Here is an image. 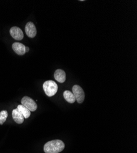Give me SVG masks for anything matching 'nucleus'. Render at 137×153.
Returning a JSON list of instances; mask_svg holds the SVG:
<instances>
[{"instance_id":"nucleus-1","label":"nucleus","mask_w":137,"mask_h":153,"mask_svg":"<svg viewBox=\"0 0 137 153\" xmlns=\"http://www.w3.org/2000/svg\"><path fill=\"white\" fill-rule=\"evenodd\" d=\"M65 143L60 140H54L47 142L44 146L45 153H59L65 149Z\"/></svg>"},{"instance_id":"nucleus-2","label":"nucleus","mask_w":137,"mask_h":153,"mask_svg":"<svg viewBox=\"0 0 137 153\" xmlns=\"http://www.w3.org/2000/svg\"><path fill=\"white\" fill-rule=\"evenodd\" d=\"M43 90L49 97L54 96L58 91V85L53 80H47L43 84Z\"/></svg>"},{"instance_id":"nucleus-3","label":"nucleus","mask_w":137,"mask_h":153,"mask_svg":"<svg viewBox=\"0 0 137 153\" xmlns=\"http://www.w3.org/2000/svg\"><path fill=\"white\" fill-rule=\"evenodd\" d=\"M72 91V93L75 96L76 100H77L79 104L82 103L85 98V94L82 88L79 85H75L73 86Z\"/></svg>"},{"instance_id":"nucleus-4","label":"nucleus","mask_w":137,"mask_h":153,"mask_svg":"<svg viewBox=\"0 0 137 153\" xmlns=\"http://www.w3.org/2000/svg\"><path fill=\"white\" fill-rule=\"evenodd\" d=\"M21 103H22V105H23L24 107H25L27 108H28L30 111H36L37 109V107H38L37 104L35 102V101L28 96L23 97L22 99Z\"/></svg>"},{"instance_id":"nucleus-5","label":"nucleus","mask_w":137,"mask_h":153,"mask_svg":"<svg viewBox=\"0 0 137 153\" xmlns=\"http://www.w3.org/2000/svg\"><path fill=\"white\" fill-rule=\"evenodd\" d=\"M10 34L15 40L21 41L23 38V33L22 30L17 27H13L10 29Z\"/></svg>"},{"instance_id":"nucleus-6","label":"nucleus","mask_w":137,"mask_h":153,"mask_svg":"<svg viewBox=\"0 0 137 153\" xmlns=\"http://www.w3.org/2000/svg\"><path fill=\"white\" fill-rule=\"evenodd\" d=\"M25 33L27 36L30 38L34 37L37 33L34 24L31 22H29L27 23L25 28Z\"/></svg>"},{"instance_id":"nucleus-7","label":"nucleus","mask_w":137,"mask_h":153,"mask_svg":"<svg viewBox=\"0 0 137 153\" xmlns=\"http://www.w3.org/2000/svg\"><path fill=\"white\" fill-rule=\"evenodd\" d=\"M12 49L14 51V52L17 55L22 56L25 54V46L20 42H14L12 44Z\"/></svg>"},{"instance_id":"nucleus-8","label":"nucleus","mask_w":137,"mask_h":153,"mask_svg":"<svg viewBox=\"0 0 137 153\" xmlns=\"http://www.w3.org/2000/svg\"><path fill=\"white\" fill-rule=\"evenodd\" d=\"M55 80L60 83H64L66 80V74L62 69H57L54 73Z\"/></svg>"},{"instance_id":"nucleus-9","label":"nucleus","mask_w":137,"mask_h":153,"mask_svg":"<svg viewBox=\"0 0 137 153\" xmlns=\"http://www.w3.org/2000/svg\"><path fill=\"white\" fill-rule=\"evenodd\" d=\"M12 118L14 121L17 124H22L24 121V117L20 111L17 109H14L12 110Z\"/></svg>"},{"instance_id":"nucleus-10","label":"nucleus","mask_w":137,"mask_h":153,"mask_svg":"<svg viewBox=\"0 0 137 153\" xmlns=\"http://www.w3.org/2000/svg\"><path fill=\"white\" fill-rule=\"evenodd\" d=\"M64 97L66 101H67L70 104H73L74 103V102L76 101V98L73 93L68 90L65 91L64 93Z\"/></svg>"},{"instance_id":"nucleus-11","label":"nucleus","mask_w":137,"mask_h":153,"mask_svg":"<svg viewBox=\"0 0 137 153\" xmlns=\"http://www.w3.org/2000/svg\"><path fill=\"white\" fill-rule=\"evenodd\" d=\"M20 112L22 114V115L23 116L24 118H28L30 117V114H31V111L27 108L25 107H24L23 105H19L17 106V108Z\"/></svg>"},{"instance_id":"nucleus-12","label":"nucleus","mask_w":137,"mask_h":153,"mask_svg":"<svg viewBox=\"0 0 137 153\" xmlns=\"http://www.w3.org/2000/svg\"><path fill=\"white\" fill-rule=\"evenodd\" d=\"M8 117V113L6 110H3L0 112V124L3 125L6 121Z\"/></svg>"},{"instance_id":"nucleus-13","label":"nucleus","mask_w":137,"mask_h":153,"mask_svg":"<svg viewBox=\"0 0 137 153\" xmlns=\"http://www.w3.org/2000/svg\"><path fill=\"white\" fill-rule=\"evenodd\" d=\"M29 50H30L29 48H28V47H25V51H26V52H28Z\"/></svg>"}]
</instances>
